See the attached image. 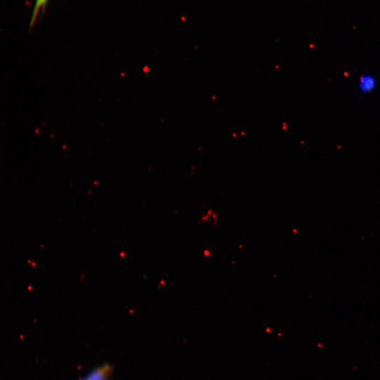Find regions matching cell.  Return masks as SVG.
Instances as JSON below:
<instances>
[{
	"label": "cell",
	"instance_id": "obj_1",
	"mask_svg": "<svg viewBox=\"0 0 380 380\" xmlns=\"http://www.w3.org/2000/svg\"><path fill=\"white\" fill-rule=\"evenodd\" d=\"M377 86L376 77L371 74H363L358 80V88L362 94L372 93Z\"/></svg>",
	"mask_w": 380,
	"mask_h": 380
},
{
	"label": "cell",
	"instance_id": "obj_2",
	"mask_svg": "<svg viewBox=\"0 0 380 380\" xmlns=\"http://www.w3.org/2000/svg\"><path fill=\"white\" fill-rule=\"evenodd\" d=\"M111 373V367L105 364L89 372L82 380H107Z\"/></svg>",
	"mask_w": 380,
	"mask_h": 380
},
{
	"label": "cell",
	"instance_id": "obj_3",
	"mask_svg": "<svg viewBox=\"0 0 380 380\" xmlns=\"http://www.w3.org/2000/svg\"><path fill=\"white\" fill-rule=\"evenodd\" d=\"M49 0H34L31 19L30 21V28L34 26L39 15L44 12Z\"/></svg>",
	"mask_w": 380,
	"mask_h": 380
}]
</instances>
